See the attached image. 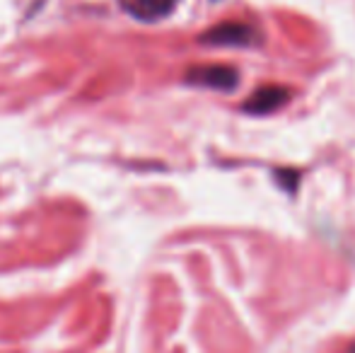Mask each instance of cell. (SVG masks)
I'll return each instance as SVG.
<instances>
[{
    "label": "cell",
    "instance_id": "obj_1",
    "mask_svg": "<svg viewBox=\"0 0 355 353\" xmlns=\"http://www.w3.org/2000/svg\"><path fill=\"white\" fill-rule=\"evenodd\" d=\"M201 44L208 46H257L261 34L247 22H220L201 34Z\"/></svg>",
    "mask_w": 355,
    "mask_h": 353
},
{
    "label": "cell",
    "instance_id": "obj_2",
    "mask_svg": "<svg viewBox=\"0 0 355 353\" xmlns=\"http://www.w3.org/2000/svg\"><path fill=\"white\" fill-rule=\"evenodd\" d=\"M187 83L218 92H232L239 85V73L230 66H193L187 71Z\"/></svg>",
    "mask_w": 355,
    "mask_h": 353
},
{
    "label": "cell",
    "instance_id": "obj_3",
    "mask_svg": "<svg viewBox=\"0 0 355 353\" xmlns=\"http://www.w3.org/2000/svg\"><path fill=\"white\" fill-rule=\"evenodd\" d=\"M288 99H290V89H285L281 85H263L254 89V94L244 102L242 109L247 114H254V117H266V114H273L281 107H285Z\"/></svg>",
    "mask_w": 355,
    "mask_h": 353
},
{
    "label": "cell",
    "instance_id": "obj_4",
    "mask_svg": "<svg viewBox=\"0 0 355 353\" xmlns=\"http://www.w3.org/2000/svg\"><path fill=\"white\" fill-rule=\"evenodd\" d=\"M177 0H128L126 8L136 15L138 19H145V22H153V19L167 17L174 10Z\"/></svg>",
    "mask_w": 355,
    "mask_h": 353
},
{
    "label": "cell",
    "instance_id": "obj_5",
    "mask_svg": "<svg viewBox=\"0 0 355 353\" xmlns=\"http://www.w3.org/2000/svg\"><path fill=\"white\" fill-rule=\"evenodd\" d=\"M276 179H278V184H281V187L288 193L297 191V184H300V172L297 170H288V167H283V170H276Z\"/></svg>",
    "mask_w": 355,
    "mask_h": 353
}]
</instances>
